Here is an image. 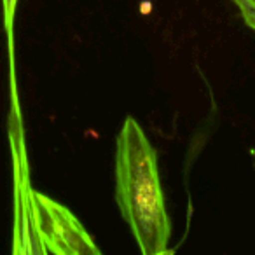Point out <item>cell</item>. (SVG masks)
Here are the masks:
<instances>
[{
	"mask_svg": "<svg viewBox=\"0 0 255 255\" xmlns=\"http://www.w3.org/2000/svg\"><path fill=\"white\" fill-rule=\"evenodd\" d=\"M116 198L142 254H166L170 220L164 210L156 154L131 117L126 119L117 138Z\"/></svg>",
	"mask_w": 255,
	"mask_h": 255,
	"instance_id": "6da1fadb",
	"label": "cell"
},
{
	"mask_svg": "<svg viewBox=\"0 0 255 255\" xmlns=\"http://www.w3.org/2000/svg\"><path fill=\"white\" fill-rule=\"evenodd\" d=\"M35 198H37V205H39L40 212L44 213L40 227L44 229V238H46V240L68 243L70 252H75V248L72 247V241L79 243L86 252H93V254L98 252L91 245L88 234L81 229L77 220H75L67 210L39 194H35Z\"/></svg>",
	"mask_w": 255,
	"mask_h": 255,
	"instance_id": "7a4b0ae2",
	"label": "cell"
}]
</instances>
